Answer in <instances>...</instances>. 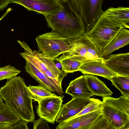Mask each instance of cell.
Wrapping results in <instances>:
<instances>
[{"label": "cell", "instance_id": "cell-14", "mask_svg": "<svg viewBox=\"0 0 129 129\" xmlns=\"http://www.w3.org/2000/svg\"><path fill=\"white\" fill-rule=\"evenodd\" d=\"M106 57L104 61L107 66L120 75L129 76L128 52L111 54Z\"/></svg>", "mask_w": 129, "mask_h": 129}, {"label": "cell", "instance_id": "cell-26", "mask_svg": "<svg viewBox=\"0 0 129 129\" xmlns=\"http://www.w3.org/2000/svg\"><path fill=\"white\" fill-rule=\"evenodd\" d=\"M45 73L48 77L56 80L61 84L63 79L67 74L58 68L56 65L48 69Z\"/></svg>", "mask_w": 129, "mask_h": 129}, {"label": "cell", "instance_id": "cell-4", "mask_svg": "<svg viewBox=\"0 0 129 129\" xmlns=\"http://www.w3.org/2000/svg\"><path fill=\"white\" fill-rule=\"evenodd\" d=\"M69 41L70 49L60 57H71L83 63L94 61L105 63L100 50L88 34L85 33L76 38L70 39Z\"/></svg>", "mask_w": 129, "mask_h": 129}, {"label": "cell", "instance_id": "cell-29", "mask_svg": "<svg viewBox=\"0 0 129 129\" xmlns=\"http://www.w3.org/2000/svg\"><path fill=\"white\" fill-rule=\"evenodd\" d=\"M28 123L24 120L21 119L12 125L9 129H28Z\"/></svg>", "mask_w": 129, "mask_h": 129}, {"label": "cell", "instance_id": "cell-6", "mask_svg": "<svg viewBox=\"0 0 129 129\" xmlns=\"http://www.w3.org/2000/svg\"><path fill=\"white\" fill-rule=\"evenodd\" d=\"M122 28L120 24L113 20L103 13L88 34L101 50L109 43Z\"/></svg>", "mask_w": 129, "mask_h": 129}, {"label": "cell", "instance_id": "cell-3", "mask_svg": "<svg viewBox=\"0 0 129 129\" xmlns=\"http://www.w3.org/2000/svg\"><path fill=\"white\" fill-rule=\"evenodd\" d=\"M102 114L114 129H129V98L121 96L117 98L103 97Z\"/></svg>", "mask_w": 129, "mask_h": 129}, {"label": "cell", "instance_id": "cell-7", "mask_svg": "<svg viewBox=\"0 0 129 129\" xmlns=\"http://www.w3.org/2000/svg\"><path fill=\"white\" fill-rule=\"evenodd\" d=\"M74 10L82 18L88 34L104 13L102 6L104 0H69Z\"/></svg>", "mask_w": 129, "mask_h": 129}, {"label": "cell", "instance_id": "cell-28", "mask_svg": "<svg viewBox=\"0 0 129 129\" xmlns=\"http://www.w3.org/2000/svg\"><path fill=\"white\" fill-rule=\"evenodd\" d=\"M34 129H49L50 128L47 122L42 118L34 120L33 121Z\"/></svg>", "mask_w": 129, "mask_h": 129}, {"label": "cell", "instance_id": "cell-27", "mask_svg": "<svg viewBox=\"0 0 129 129\" xmlns=\"http://www.w3.org/2000/svg\"><path fill=\"white\" fill-rule=\"evenodd\" d=\"M96 129H114L109 121L102 114L95 120L89 128Z\"/></svg>", "mask_w": 129, "mask_h": 129}, {"label": "cell", "instance_id": "cell-15", "mask_svg": "<svg viewBox=\"0 0 129 129\" xmlns=\"http://www.w3.org/2000/svg\"><path fill=\"white\" fill-rule=\"evenodd\" d=\"M79 71L84 74L100 76L110 81L113 77L120 75L110 69L105 63L98 61L83 63L79 68Z\"/></svg>", "mask_w": 129, "mask_h": 129}, {"label": "cell", "instance_id": "cell-22", "mask_svg": "<svg viewBox=\"0 0 129 129\" xmlns=\"http://www.w3.org/2000/svg\"><path fill=\"white\" fill-rule=\"evenodd\" d=\"M21 120L19 116L7 103L5 102L0 110V122L13 125Z\"/></svg>", "mask_w": 129, "mask_h": 129}, {"label": "cell", "instance_id": "cell-11", "mask_svg": "<svg viewBox=\"0 0 129 129\" xmlns=\"http://www.w3.org/2000/svg\"><path fill=\"white\" fill-rule=\"evenodd\" d=\"M17 41L24 50V52L20 53L21 56L35 65L43 72H45L48 69L56 65L54 60L39 51L33 50L24 42Z\"/></svg>", "mask_w": 129, "mask_h": 129}, {"label": "cell", "instance_id": "cell-17", "mask_svg": "<svg viewBox=\"0 0 129 129\" xmlns=\"http://www.w3.org/2000/svg\"><path fill=\"white\" fill-rule=\"evenodd\" d=\"M129 43V31L122 28L118 33L104 48L100 50L101 55L105 56Z\"/></svg>", "mask_w": 129, "mask_h": 129}, {"label": "cell", "instance_id": "cell-23", "mask_svg": "<svg viewBox=\"0 0 129 129\" xmlns=\"http://www.w3.org/2000/svg\"><path fill=\"white\" fill-rule=\"evenodd\" d=\"M110 81L120 91L121 96L129 98V76L118 75L113 77Z\"/></svg>", "mask_w": 129, "mask_h": 129}, {"label": "cell", "instance_id": "cell-13", "mask_svg": "<svg viewBox=\"0 0 129 129\" xmlns=\"http://www.w3.org/2000/svg\"><path fill=\"white\" fill-rule=\"evenodd\" d=\"M89 100L90 98H72L68 102L62 104L55 121L58 123L62 122L76 115L88 104Z\"/></svg>", "mask_w": 129, "mask_h": 129}, {"label": "cell", "instance_id": "cell-9", "mask_svg": "<svg viewBox=\"0 0 129 129\" xmlns=\"http://www.w3.org/2000/svg\"><path fill=\"white\" fill-rule=\"evenodd\" d=\"M10 3L21 5L28 11H35L45 17L55 14L63 8L57 0H10Z\"/></svg>", "mask_w": 129, "mask_h": 129}, {"label": "cell", "instance_id": "cell-33", "mask_svg": "<svg viewBox=\"0 0 129 129\" xmlns=\"http://www.w3.org/2000/svg\"><path fill=\"white\" fill-rule=\"evenodd\" d=\"M59 2L61 3L62 5L64 4L67 2L69 0H57Z\"/></svg>", "mask_w": 129, "mask_h": 129}, {"label": "cell", "instance_id": "cell-19", "mask_svg": "<svg viewBox=\"0 0 129 129\" xmlns=\"http://www.w3.org/2000/svg\"><path fill=\"white\" fill-rule=\"evenodd\" d=\"M88 87L93 95L104 97L110 96L113 93L104 82L93 75H84Z\"/></svg>", "mask_w": 129, "mask_h": 129}, {"label": "cell", "instance_id": "cell-20", "mask_svg": "<svg viewBox=\"0 0 129 129\" xmlns=\"http://www.w3.org/2000/svg\"><path fill=\"white\" fill-rule=\"evenodd\" d=\"M27 87L29 91V97L35 101L38 102L42 99L56 94L40 85L33 86L29 85Z\"/></svg>", "mask_w": 129, "mask_h": 129}, {"label": "cell", "instance_id": "cell-5", "mask_svg": "<svg viewBox=\"0 0 129 129\" xmlns=\"http://www.w3.org/2000/svg\"><path fill=\"white\" fill-rule=\"evenodd\" d=\"M69 40L53 30L38 36L35 39L38 51L54 60L70 49Z\"/></svg>", "mask_w": 129, "mask_h": 129}, {"label": "cell", "instance_id": "cell-32", "mask_svg": "<svg viewBox=\"0 0 129 129\" xmlns=\"http://www.w3.org/2000/svg\"><path fill=\"white\" fill-rule=\"evenodd\" d=\"M4 104L3 100L0 96V110L2 108Z\"/></svg>", "mask_w": 129, "mask_h": 129}, {"label": "cell", "instance_id": "cell-12", "mask_svg": "<svg viewBox=\"0 0 129 129\" xmlns=\"http://www.w3.org/2000/svg\"><path fill=\"white\" fill-rule=\"evenodd\" d=\"M102 109L83 114L59 123L57 129H89L102 114Z\"/></svg>", "mask_w": 129, "mask_h": 129}, {"label": "cell", "instance_id": "cell-21", "mask_svg": "<svg viewBox=\"0 0 129 129\" xmlns=\"http://www.w3.org/2000/svg\"><path fill=\"white\" fill-rule=\"evenodd\" d=\"M62 67V70L66 73H72L79 71V68L83 63L71 57H61L56 58Z\"/></svg>", "mask_w": 129, "mask_h": 129}, {"label": "cell", "instance_id": "cell-8", "mask_svg": "<svg viewBox=\"0 0 129 129\" xmlns=\"http://www.w3.org/2000/svg\"><path fill=\"white\" fill-rule=\"evenodd\" d=\"M64 97L63 95L55 94L38 101L36 110L38 116L47 122L54 124L61 108Z\"/></svg>", "mask_w": 129, "mask_h": 129}, {"label": "cell", "instance_id": "cell-25", "mask_svg": "<svg viewBox=\"0 0 129 129\" xmlns=\"http://www.w3.org/2000/svg\"><path fill=\"white\" fill-rule=\"evenodd\" d=\"M21 71L10 65L0 68V81L10 79L17 77Z\"/></svg>", "mask_w": 129, "mask_h": 129}, {"label": "cell", "instance_id": "cell-10", "mask_svg": "<svg viewBox=\"0 0 129 129\" xmlns=\"http://www.w3.org/2000/svg\"><path fill=\"white\" fill-rule=\"evenodd\" d=\"M25 71L42 86L52 92H55L60 95L64 93L61 84L56 80L48 77L37 66L25 60Z\"/></svg>", "mask_w": 129, "mask_h": 129}, {"label": "cell", "instance_id": "cell-2", "mask_svg": "<svg viewBox=\"0 0 129 129\" xmlns=\"http://www.w3.org/2000/svg\"><path fill=\"white\" fill-rule=\"evenodd\" d=\"M62 5V10L45 17L48 26L62 37L70 39L85 33V26L83 20L73 9L70 0Z\"/></svg>", "mask_w": 129, "mask_h": 129}, {"label": "cell", "instance_id": "cell-31", "mask_svg": "<svg viewBox=\"0 0 129 129\" xmlns=\"http://www.w3.org/2000/svg\"><path fill=\"white\" fill-rule=\"evenodd\" d=\"M12 125L8 123L0 122V129H9Z\"/></svg>", "mask_w": 129, "mask_h": 129}, {"label": "cell", "instance_id": "cell-16", "mask_svg": "<svg viewBox=\"0 0 129 129\" xmlns=\"http://www.w3.org/2000/svg\"><path fill=\"white\" fill-rule=\"evenodd\" d=\"M65 93L70 95L72 98H89L94 95L88 87L84 75L71 80L66 88Z\"/></svg>", "mask_w": 129, "mask_h": 129}, {"label": "cell", "instance_id": "cell-1", "mask_svg": "<svg viewBox=\"0 0 129 129\" xmlns=\"http://www.w3.org/2000/svg\"><path fill=\"white\" fill-rule=\"evenodd\" d=\"M0 96L19 116L28 123L35 119L32 99L29 97V91L24 80L20 76L7 80L0 88Z\"/></svg>", "mask_w": 129, "mask_h": 129}, {"label": "cell", "instance_id": "cell-30", "mask_svg": "<svg viewBox=\"0 0 129 129\" xmlns=\"http://www.w3.org/2000/svg\"><path fill=\"white\" fill-rule=\"evenodd\" d=\"M10 0H0V10L3 9L10 3Z\"/></svg>", "mask_w": 129, "mask_h": 129}, {"label": "cell", "instance_id": "cell-24", "mask_svg": "<svg viewBox=\"0 0 129 129\" xmlns=\"http://www.w3.org/2000/svg\"><path fill=\"white\" fill-rule=\"evenodd\" d=\"M102 101L98 99L90 98L88 103L81 111L74 116L70 118L68 120L101 109H102Z\"/></svg>", "mask_w": 129, "mask_h": 129}, {"label": "cell", "instance_id": "cell-18", "mask_svg": "<svg viewBox=\"0 0 129 129\" xmlns=\"http://www.w3.org/2000/svg\"><path fill=\"white\" fill-rule=\"evenodd\" d=\"M109 18L120 24L123 28H129V8L123 6L110 7L104 11Z\"/></svg>", "mask_w": 129, "mask_h": 129}]
</instances>
